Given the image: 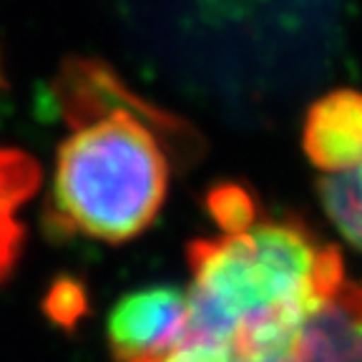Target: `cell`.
I'll use <instances>...</instances> for the list:
<instances>
[{"instance_id":"obj_1","label":"cell","mask_w":362,"mask_h":362,"mask_svg":"<svg viewBox=\"0 0 362 362\" xmlns=\"http://www.w3.org/2000/svg\"><path fill=\"white\" fill-rule=\"evenodd\" d=\"M187 325L158 362H232L277 347L345 284L337 249L297 221H255L189 249Z\"/></svg>"},{"instance_id":"obj_2","label":"cell","mask_w":362,"mask_h":362,"mask_svg":"<svg viewBox=\"0 0 362 362\" xmlns=\"http://www.w3.org/2000/svg\"><path fill=\"white\" fill-rule=\"evenodd\" d=\"M56 88L71 134L56 153L51 221L96 242L139 237L169 187L161 121L96 63H68Z\"/></svg>"},{"instance_id":"obj_3","label":"cell","mask_w":362,"mask_h":362,"mask_svg":"<svg viewBox=\"0 0 362 362\" xmlns=\"http://www.w3.org/2000/svg\"><path fill=\"white\" fill-rule=\"evenodd\" d=\"M232 362H362V284H342L277 347Z\"/></svg>"},{"instance_id":"obj_4","label":"cell","mask_w":362,"mask_h":362,"mask_svg":"<svg viewBox=\"0 0 362 362\" xmlns=\"http://www.w3.org/2000/svg\"><path fill=\"white\" fill-rule=\"evenodd\" d=\"M187 325V294L176 287H146L121 297L108 317V345L116 362L161 357Z\"/></svg>"},{"instance_id":"obj_5","label":"cell","mask_w":362,"mask_h":362,"mask_svg":"<svg viewBox=\"0 0 362 362\" xmlns=\"http://www.w3.org/2000/svg\"><path fill=\"white\" fill-rule=\"evenodd\" d=\"M307 156L327 174L355 169L362 161V96L334 90L320 98L305 121Z\"/></svg>"},{"instance_id":"obj_6","label":"cell","mask_w":362,"mask_h":362,"mask_svg":"<svg viewBox=\"0 0 362 362\" xmlns=\"http://www.w3.org/2000/svg\"><path fill=\"white\" fill-rule=\"evenodd\" d=\"M38 184L40 169L28 153L0 148V282L21 257L23 224L18 211L38 192Z\"/></svg>"},{"instance_id":"obj_7","label":"cell","mask_w":362,"mask_h":362,"mask_svg":"<svg viewBox=\"0 0 362 362\" xmlns=\"http://www.w3.org/2000/svg\"><path fill=\"white\" fill-rule=\"evenodd\" d=\"M322 202L339 234L362 249V161L350 171L327 174L322 181Z\"/></svg>"},{"instance_id":"obj_8","label":"cell","mask_w":362,"mask_h":362,"mask_svg":"<svg viewBox=\"0 0 362 362\" xmlns=\"http://www.w3.org/2000/svg\"><path fill=\"white\" fill-rule=\"evenodd\" d=\"M209 209L219 221L221 232H239L255 224V204L239 187H221L209 197Z\"/></svg>"},{"instance_id":"obj_9","label":"cell","mask_w":362,"mask_h":362,"mask_svg":"<svg viewBox=\"0 0 362 362\" xmlns=\"http://www.w3.org/2000/svg\"><path fill=\"white\" fill-rule=\"evenodd\" d=\"M45 312L51 315L53 322L63 325V327H71L86 312L83 287L78 282H71V279L56 282L51 292H48V297H45Z\"/></svg>"}]
</instances>
